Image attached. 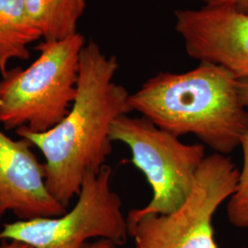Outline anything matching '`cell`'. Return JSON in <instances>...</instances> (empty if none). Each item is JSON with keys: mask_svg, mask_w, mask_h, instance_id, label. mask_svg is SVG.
Instances as JSON below:
<instances>
[{"mask_svg": "<svg viewBox=\"0 0 248 248\" xmlns=\"http://www.w3.org/2000/svg\"><path fill=\"white\" fill-rule=\"evenodd\" d=\"M130 105L160 129L177 137L193 134L225 155L240 147L248 129L239 80L209 62L183 73L155 75L131 94Z\"/></svg>", "mask_w": 248, "mask_h": 248, "instance_id": "2", "label": "cell"}, {"mask_svg": "<svg viewBox=\"0 0 248 248\" xmlns=\"http://www.w3.org/2000/svg\"><path fill=\"white\" fill-rule=\"evenodd\" d=\"M118 69L115 56L90 41L80 54L77 95L66 116L45 133L16 130L45 155L47 187L66 208L79 194L86 175L106 165L113 122L133 111L131 94L114 82Z\"/></svg>", "mask_w": 248, "mask_h": 248, "instance_id": "1", "label": "cell"}, {"mask_svg": "<svg viewBox=\"0 0 248 248\" xmlns=\"http://www.w3.org/2000/svg\"><path fill=\"white\" fill-rule=\"evenodd\" d=\"M175 29L191 58L248 79V13L229 7L178 9Z\"/></svg>", "mask_w": 248, "mask_h": 248, "instance_id": "7", "label": "cell"}, {"mask_svg": "<svg viewBox=\"0 0 248 248\" xmlns=\"http://www.w3.org/2000/svg\"><path fill=\"white\" fill-rule=\"evenodd\" d=\"M45 42H58L78 33L86 0H23Z\"/></svg>", "mask_w": 248, "mask_h": 248, "instance_id": "10", "label": "cell"}, {"mask_svg": "<svg viewBox=\"0 0 248 248\" xmlns=\"http://www.w3.org/2000/svg\"><path fill=\"white\" fill-rule=\"evenodd\" d=\"M239 94L242 103L248 108V79L239 80Z\"/></svg>", "mask_w": 248, "mask_h": 248, "instance_id": "14", "label": "cell"}, {"mask_svg": "<svg viewBox=\"0 0 248 248\" xmlns=\"http://www.w3.org/2000/svg\"><path fill=\"white\" fill-rule=\"evenodd\" d=\"M25 138L13 140L0 131V221L8 212L19 221L55 218L67 212L46 184V168Z\"/></svg>", "mask_w": 248, "mask_h": 248, "instance_id": "8", "label": "cell"}, {"mask_svg": "<svg viewBox=\"0 0 248 248\" xmlns=\"http://www.w3.org/2000/svg\"><path fill=\"white\" fill-rule=\"evenodd\" d=\"M42 38L27 11L23 0H0V76L11 60H27L28 46Z\"/></svg>", "mask_w": 248, "mask_h": 248, "instance_id": "9", "label": "cell"}, {"mask_svg": "<svg viewBox=\"0 0 248 248\" xmlns=\"http://www.w3.org/2000/svg\"><path fill=\"white\" fill-rule=\"evenodd\" d=\"M204 6L229 7L248 14V0H204Z\"/></svg>", "mask_w": 248, "mask_h": 248, "instance_id": "13", "label": "cell"}, {"mask_svg": "<svg viewBox=\"0 0 248 248\" xmlns=\"http://www.w3.org/2000/svg\"><path fill=\"white\" fill-rule=\"evenodd\" d=\"M0 248H33L31 245L18 240H2ZM85 248H118V246L109 240L99 239L88 244Z\"/></svg>", "mask_w": 248, "mask_h": 248, "instance_id": "12", "label": "cell"}, {"mask_svg": "<svg viewBox=\"0 0 248 248\" xmlns=\"http://www.w3.org/2000/svg\"><path fill=\"white\" fill-rule=\"evenodd\" d=\"M86 45L78 32L35 47L40 55L25 69L9 70L0 80V124L45 133L68 113L77 95L80 54Z\"/></svg>", "mask_w": 248, "mask_h": 248, "instance_id": "3", "label": "cell"}, {"mask_svg": "<svg viewBox=\"0 0 248 248\" xmlns=\"http://www.w3.org/2000/svg\"><path fill=\"white\" fill-rule=\"evenodd\" d=\"M112 169L105 165L89 172L70 212L55 218L6 223L0 240H18L33 248H85L99 237L121 247L127 242L128 225L120 196L111 189Z\"/></svg>", "mask_w": 248, "mask_h": 248, "instance_id": "6", "label": "cell"}, {"mask_svg": "<svg viewBox=\"0 0 248 248\" xmlns=\"http://www.w3.org/2000/svg\"><path fill=\"white\" fill-rule=\"evenodd\" d=\"M239 173L225 155H206L190 194L177 210L126 220L134 248H218L213 216L235 191Z\"/></svg>", "mask_w": 248, "mask_h": 248, "instance_id": "5", "label": "cell"}, {"mask_svg": "<svg viewBox=\"0 0 248 248\" xmlns=\"http://www.w3.org/2000/svg\"><path fill=\"white\" fill-rule=\"evenodd\" d=\"M240 147L243 152V167L236 189L229 198L226 213L231 224L241 229H248V129Z\"/></svg>", "mask_w": 248, "mask_h": 248, "instance_id": "11", "label": "cell"}, {"mask_svg": "<svg viewBox=\"0 0 248 248\" xmlns=\"http://www.w3.org/2000/svg\"><path fill=\"white\" fill-rule=\"evenodd\" d=\"M112 142H124L132 162L149 183L153 197L142 209L130 211L127 221L146 214H169L185 202L205 159L202 144H186L144 117L117 118L110 129Z\"/></svg>", "mask_w": 248, "mask_h": 248, "instance_id": "4", "label": "cell"}]
</instances>
